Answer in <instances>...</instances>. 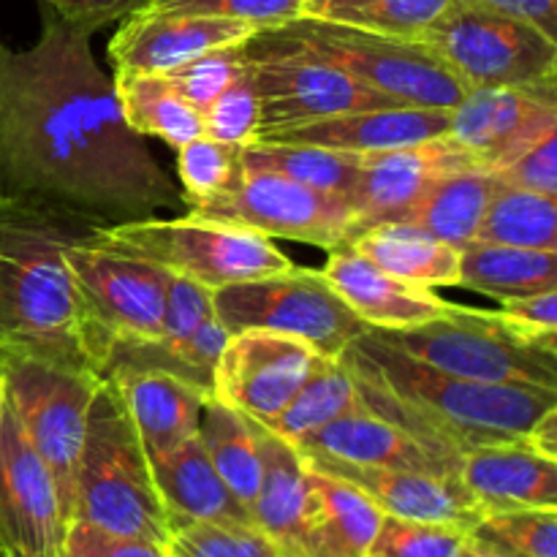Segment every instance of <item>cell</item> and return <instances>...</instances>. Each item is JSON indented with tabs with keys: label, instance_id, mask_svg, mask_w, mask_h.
<instances>
[{
	"label": "cell",
	"instance_id": "cell-1",
	"mask_svg": "<svg viewBox=\"0 0 557 557\" xmlns=\"http://www.w3.org/2000/svg\"><path fill=\"white\" fill-rule=\"evenodd\" d=\"M90 36L49 5L36 44L14 49L0 36V188L103 223L185 212L177 183L125 123Z\"/></svg>",
	"mask_w": 557,
	"mask_h": 557
},
{
	"label": "cell",
	"instance_id": "cell-2",
	"mask_svg": "<svg viewBox=\"0 0 557 557\" xmlns=\"http://www.w3.org/2000/svg\"><path fill=\"white\" fill-rule=\"evenodd\" d=\"M337 359L351 373L364 408L455 468L482 446L525 444L528 430L557 408V389L457 379L384 346L368 330Z\"/></svg>",
	"mask_w": 557,
	"mask_h": 557
},
{
	"label": "cell",
	"instance_id": "cell-3",
	"mask_svg": "<svg viewBox=\"0 0 557 557\" xmlns=\"http://www.w3.org/2000/svg\"><path fill=\"white\" fill-rule=\"evenodd\" d=\"M101 226L63 201L0 190V346L90 364L65 253Z\"/></svg>",
	"mask_w": 557,
	"mask_h": 557
},
{
	"label": "cell",
	"instance_id": "cell-4",
	"mask_svg": "<svg viewBox=\"0 0 557 557\" xmlns=\"http://www.w3.org/2000/svg\"><path fill=\"white\" fill-rule=\"evenodd\" d=\"M114 536L169 544V517L150 460L117 389L103 379L76 462L74 517Z\"/></svg>",
	"mask_w": 557,
	"mask_h": 557
},
{
	"label": "cell",
	"instance_id": "cell-5",
	"mask_svg": "<svg viewBox=\"0 0 557 557\" xmlns=\"http://www.w3.org/2000/svg\"><path fill=\"white\" fill-rule=\"evenodd\" d=\"M0 381L22 433L49 468L69 525L74 517L76 462L103 375L69 357L0 346Z\"/></svg>",
	"mask_w": 557,
	"mask_h": 557
},
{
	"label": "cell",
	"instance_id": "cell-6",
	"mask_svg": "<svg viewBox=\"0 0 557 557\" xmlns=\"http://www.w3.org/2000/svg\"><path fill=\"white\" fill-rule=\"evenodd\" d=\"M96 239L152 261L172 275L188 277L210 292L281 275L294 267V261L264 234L188 210L177 218L150 215L107 223L98 228Z\"/></svg>",
	"mask_w": 557,
	"mask_h": 557
},
{
	"label": "cell",
	"instance_id": "cell-7",
	"mask_svg": "<svg viewBox=\"0 0 557 557\" xmlns=\"http://www.w3.org/2000/svg\"><path fill=\"white\" fill-rule=\"evenodd\" d=\"M468 90L520 87L555 92L557 41L482 0H451L419 36Z\"/></svg>",
	"mask_w": 557,
	"mask_h": 557
},
{
	"label": "cell",
	"instance_id": "cell-8",
	"mask_svg": "<svg viewBox=\"0 0 557 557\" xmlns=\"http://www.w3.org/2000/svg\"><path fill=\"white\" fill-rule=\"evenodd\" d=\"M264 33L326 60L403 107L455 109L468 92V87L419 41L379 36L310 16L264 27Z\"/></svg>",
	"mask_w": 557,
	"mask_h": 557
},
{
	"label": "cell",
	"instance_id": "cell-9",
	"mask_svg": "<svg viewBox=\"0 0 557 557\" xmlns=\"http://www.w3.org/2000/svg\"><path fill=\"white\" fill-rule=\"evenodd\" d=\"M96 234L76 243L65 261L79 297L85 354L103 375L114 343L161 337L169 270L101 245Z\"/></svg>",
	"mask_w": 557,
	"mask_h": 557
},
{
	"label": "cell",
	"instance_id": "cell-10",
	"mask_svg": "<svg viewBox=\"0 0 557 557\" xmlns=\"http://www.w3.org/2000/svg\"><path fill=\"white\" fill-rule=\"evenodd\" d=\"M384 346L468 381L557 389V354L511 337L493 310L462 308L411 330H368Z\"/></svg>",
	"mask_w": 557,
	"mask_h": 557
},
{
	"label": "cell",
	"instance_id": "cell-11",
	"mask_svg": "<svg viewBox=\"0 0 557 557\" xmlns=\"http://www.w3.org/2000/svg\"><path fill=\"white\" fill-rule=\"evenodd\" d=\"M215 319L237 335L267 330L308 343L321 357L337 359L368 326L332 292L321 270L297 267L281 275L234 283L212 292Z\"/></svg>",
	"mask_w": 557,
	"mask_h": 557
},
{
	"label": "cell",
	"instance_id": "cell-12",
	"mask_svg": "<svg viewBox=\"0 0 557 557\" xmlns=\"http://www.w3.org/2000/svg\"><path fill=\"white\" fill-rule=\"evenodd\" d=\"M245 54L261 101L259 136L319 123L357 109L395 107V101L351 79L346 71L305 49L277 41L264 30H256L245 41Z\"/></svg>",
	"mask_w": 557,
	"mask_h": 557
},
{
	"label": "cell",
	"instance_id": "cell-13",
	"mask_svg": "<svg viewBox=\"0 0 557 557\" xmlns=\"http://www.w3.org/2000/svg\"><path fill=\"white\" fill-rule=\"evenodd\" d=\"M188 212L237 223L270 239H294L324 250L348 245L357 234V215L346 199L245 163L226 196Z\"/></svg>",
	"mask_w": 557,
	"mask_h": 557
},
{
	"label": "cell",
	"instance_id": "cell-14",
	"mask_svg": "<svg viewBox=\"0 0 557 557\" xmlns=\"http://www.w3.org/2000/svg\"><path fill=\"white\" fill-rule=\"evenodd\" d=\"M321 354L297 337L267 330L228 335L212 373V397L267 424L294 395Z\"/></svg>",
	"mask_w": 557,
	"mask_h": 557
},
{
	"label": "cell",
	"instance_id": "cell-15",
	"mask_svg": "<svg viewBox=\"0 0 557 557\" xmlns=\"http://www.w3.org/2000/svg\"><path fill=\"white\" fill-rule=\"evenodd\" d=\"M65 520L49 468L5 403L0 422V557H60Z\"/></svg>",
	"mask_w": 557,
	"mask_h": 557
},
{
	"label": "cell",
	"instance_id": "cell-16",
	"mask_svg": "<svg viewBox=\"0 0 557 557\" xmlns=\"http://www.w3.org/2000/svg\"><path fill=\"white\" fill-rule=\"evenodd\" d=\"M557 131V92L473 87L451 109L449 136L490 172H500L528 145Z\"/></svg>",
	"mask_w": 557,
	"mask_h": 557
},
{
	"label": "cell",
	"instance_id": "cell-17",
	"mask_svg": "<svg viewBox=\"0 0 557 557\" xmlns=\"http://www.w3.org/2000/svg\"><path fill=\"white\" fill-rule=\"evenodd\" d=\"M359 166L362 174L348 196V205L357 215V234H362L379 223L403 221L438 180L476 163L446 134L413 147L368 152L359 156Z\"/></svg>",
	"mask_w": 557,
	"mask_h": 557
},
{
	"label": "cell",
	"instance_id": "cell-18",
	"mask_svg": "<svg viewBox=\"0 0 557 557\" xmlns=\"http://www.w3.org/2000/svg\"><path fill=\"white\" fill-rule=\"evenodd\" d=\"M256 30L259 27L243 20L139 9L125 16L109 41V60L114 71L169 74L212 49L248 41Z\"/></svg>",
	"mask_w": 557,
	"mask_h": 557
},
{
	"label": "cell",
	"instance_id": "cell-19",
	"mask_svg": "<svg viewBox=\"0 0 557 557\" xmlns=\"http://www.w3.org/2000/svg\"><path fill=\"white\" fill-rule=\"evenodd\" d=\"M305 457V455H302ZM315 471L346 479L362 490L386 517L419 522H451L476 531L482 509L471 498L460 479L451 473L400 471V468H362L346 462L326 460V457H305Z\"/></svg>",
	"mask_w": 557,
	"mask_h": 557
},
{
	"label": "cell",
	"instance_id": "cell-20",
	"mask_svg": "<svg viewBox=\"0 0 557 557\" xmlns=\"http://www.w3.org/2000/svg\"><path fill=\"white\" fill-rule=\"evenodd\" d=\"M326 253L330 256L321 275L368 330H411L451 310V302L435 292L389 275L351 245H341Z\"/></svg>",
	"mask_w": 557,
	"mask_h": 557
},
{
	"label": "cell",
	"instance_id": "cell-21",
	"mask_svg": "<svg viewBox=\"0 0 557 557\" xmlns=\"http://www.w3.org/2000/svg\"><path fill=\"white\" fill-rule=\"evenodd\" d=\"M451 109H428V107H375L357 109V112L335 114V117L319 120V123L297 125V128L261 134L256 141H272V145H310L326 147L337 152H368L397 150V147H413L422 141L438 139L449 134Z\"/></svg>",
	"mask_w": 557,
	"mask_h": 557
},
{
	"label": "cell",
	"instance_id": "cell-22",
	"mask_svg": "<svg viewBox=\"0 0 557 557\" xmlns=\"http://www.w3.org/2000/svg\"><path fill=\"white\" fill-rule=\"evenodd\" d=\"M117 389L147 460L169 455L199 435L201 411L212 395L163 370H117L107 375Z\"/></svg>",
	"mask_w": 557,
	"mask_h": 557
},
{
	"label": "cell",
	"instance_id": "cell-23",
	"mask_svg": "<svg viewBox=\"0 0 557 557\" xmlns=\"http://www.w3.org/2000/svg\"><path fill=\"white\" fill-rule=\"evenodd\" d=\"M305 457H326V460L346 462V466L362 468H400V471H428V473H451L457 468L419 444L413 435L392 424L389 419L379 417L362 403L348 413L337 417L315 435L297 446Z\"/></svg>",
	"mask_w": 557,
	"mask_h": 557
},
{
	"label": "cell",
	"instance_id": "cell-24",
	"mask_svg": "<svg viewBox=\"0 0 557 557\" xmlns=\"http://www.w3.org/2000/svg\"><path fill=\"white\" fill-rule=\"evenodd\" d=\"M457 479L479 504L482 517L490 511L557 509V460L525 444L468 451L460 457Z\"/></svg>",
	"mask_w": 557,
	"mask_h": 557
},
{
	"label": "cell",
	"instance_id": "cell-25",
	"mask_svg": "<svg viewBox=\"0 0 557 557\" xmlns=\"http://www.w3.org/2000/svg\"><path fill=\"white\" fill-rule=\"evenodd\" d=\"M261 479L250 506L253 525L281 549L283 557H302L310 511V468L292 444L259 424Z\"/></svg>",
	"mask_w": 557,
	"mask_h": 557
},
{
	"label": "cell",
	"instance_id": "cell-26",
	"mask_svg": "<svg viewBox=\"0 0 557 557\" xmlns=\"http://www.w3.org/2000/svg\"><path fill=\"white\" fill-rule=\"evenodd\" d=\"M310 468V466H308ZM384 511L346 479L310 468L302 557H370Z\"/></svg>",
	"mask_w": 557,
	"mask_h": 557
},
{
	"label": "cell",
	"instance_id": "cell-27",
	"mask_svg": "<svg viewBox=\"0 0 557 557\" xmlns=\"http://www.w3.org/2000/svg\"><path fill=\"white\" fill-rule=\"evenodd\" d=\"M158 495L166 517L223 525H253L250 511L232 495L212 468L199 435L169 455L150 460Z\"/></svg>",
	"mask_w": 557,
	"mask_h": 557
},
{
	"label": "cell",
	"instance_id": "cell-28",
	"mask_svg": "<svg viewBox=\"0 0 557 557\" xmlns=\"http://www.w3.org/2000/svg\"><path fill=\"white\" fill-rule=\"evenodd\" d=\"M357 253L389 275L419 288H449L460 283V250L406 221L379 223L351 239Z\"/></svg>",
	"mask_w": 557,
	"mask_h": 557
},
{
	"label": "cell",
	"instance_id": "cell-29",
	"mask_svg": "<svg viewBox=\"0 0 557 557\" xmlns=\"http://www.w3.org/2000/svg\"><path fill=\"white\" fill-rule=\"evenodd\" d=\"M500 188L498 174L490 169H460L446 174L419 199V205L403 221L424 228L441 243L462 250L476 243V232L482 218Z\"/></svg>",
	"mask_w": 557,
	"mask_h": 557
},
{
	"label": "cell",
	"instance_id": "cell-30",
	"mask_svg": "<svg viewBox=\"0 0 557 557\" xmlns=\"http://www.w3.org/2000/svg\"><path fill=\"white\" fill-rule=\"evenodd\" d=\"M114 92L120 112L141 139H161L169 147H183L205 134L201 112L163 74L114 71Z\"/></svg>",
	"mask_w": 557,
	"mask_h": 557
},
{
	"label": "cell",
	"instance_id": "cell-31",
	"mask_svg": "<svg viewBox=\"0 0 557 557\" xmlns=\"http://www.w3.org/2000/svg\"><path fill=\"white\" fill-rule=\"evenodd\" d=\"M457 286L487 294L498 302L549 292V288H557V250L471 243L460 250Z\"/></svg>",
	"mask_w": 557,
	"mask_h": 557
},
{
	"label": "cell",
	"instance_id": "cell-32",
	"mask_svg": "<svg viewBox=\"0 0 557 557\" xmlns=\"http://www.w3.org/2000/svg\"><path fill=\"white\" fill-rule=\"evenodd\" d=\"M199 438L218 476L250 511L261 479L259 424L226 403L210 397L201 411Z\"/></svg>",
	"mask_w": 557,
	"mask_h": 557
},
{
	"label": "cell",
	"instance_id": "cell-33",
	"mask_svg": "<svg viewBox=\"0 0 557 557\" xmlns=\"http://www.w3.org/2000/svg\"><path fill=\"white\" fill-rule=\"evenodd\" d=\"M357 403V384H354L346 364L341 359L321 357L319 364L305 379V384L297 389V395L261 428L297 449L302 441H308L310 435L324 430L337 417L351 411Z\"/></svg>",
	"mask_w": 557,
	"mask_h": 557
},
{
	"label": "cell",
	"instance_id": "cell-34",
	"mask_svg": "<svg viewBox=\"0 0 557 557\" xmlns=\"http://www.w3.org/2000/svg\"><path fill=\"white\" fill-rule=\"evenodd\" d=\"M243 163L253 169H270V172L297 180L308 188L341 196L346 201L351 190L357 188L359 174H362L359 156H354V152H337L310 145L253 141V145L243 147Z\"/></svg>",
	"mask_w": 557,
	"mask_h": 557
},
{
	"label": "cell",
	"instance_id": "cell-35",
	"mask_svg": "<svg viewBox=\"0 0 557 557\" xmlns=\"http://www.w3.org/2000/svg\"><path fill=\"white\" fill-rule=\"evenodd\" d=\"M476 243L511 245V248L557 250V201L555 196L504 185L495 190Z\"/></svg>",
	"mask_w": 557,
	"mask_h": 557
},
{
	"label": "cell",
	"instance_id": "cell-36",
	"mask_svg": "<svg viewBox=\"0 0 557 557\" xmlns=\"http://www.w3.org/2000/svg\"><path fill=\"white\" fill-rule=\"evenodd\" d=\"M451 0H302V16L419 41Z\"/></svg>",
	"mask_w": 557,
	"mask_h": 557
},
{
	"label": "cell",
	"instance_id": "cell-37",
	"mask_svg": "<svg viewBox=\"0 0 557 557\" xmlns=\"http://www.w3.org/2000/svg\"><path fill=\"white\" fill-rule=\"evenodd\" d=\"M239 172H243V147L226 145L207 134L177 147V188L185 210H201L226 196L237 183Z\"/></svg>",
	"mask_w": 557,
	"mask_h": 557
},
{
	"label": "cell",
	"instance_id": "cell-38",
	"mask_svg": "<svg viewBox=\"0 0 557 557\" xmlns=\"http://www.w3.org/2000/svg\"><path fill=\"white\" fill-rule=\"evenodd\" d=\"M172 557H283L256 525L177 520L169 517Z\"/></svg>",
	"mask_w": 557,
	"mask_h": 557
},
{
	"label": "cell",
	"instance_id": "cell-39",
	"mask_svg": "<svg viewBox=\"0 0 557 557\" xmlns=\"http://www.w3.org/2000/svg\"><path fill=\"white\" fill-rule=\"evenodd\" d=\"M473 531L451 522H419L386 517L370 557H462Z\"/></svg>",
	"mask_w": 557,
	"mask_h": 557
},
{
	"label": "cell",
	"instance_id": "cell-40",
	"mask_svg": "<svg viewBox=\"0 0 557 557\" xmlns=\"http://www.w3.org/2000/svg\"><path fill=\"white\" fill-rule=\"evenodd\" d=\"M473 533L511 557H557V509L490 511Z\"/></svg>",
	"mask_w": 557,
	"mask_h": 557
},
{
	"label": "cell",
	"instance_id": "cell-41",
	"mask_svg": "<svg viewBox=\"0 0 557 557\" xmlns=\"http://www.w3.org/2000/svg\"><path fill=\"white\" fill-rule=\"evenodd\" d=\"M205 134L234 147L253 145L261 128V101L245 65L243 74L201 112Z\"/></svg>",
	"mask_w": 557,
	"mask_h": 557
},
{
	"label": "cell",
	"instance_id": "cell-42",
	"mask_svg": "<svg viewBox=\"0 0 557 557\" xmlns=\"http://www.w3.org/2000/svg\"><path fill=\"white\" fill-rule=\"evenodd\" d=\"M245 65H248V54H245V41H239L212 49V52L201 54V58L190 60V63L180 65L163 76L188 98V103L205 112L243 74Z\"/></svg>",
	"mask_w": 557,
	"mask_h": 557
},
{
	"label": "cell",
	"instance_id": "cell-43",
	"mask_svg": "<svg viewBox=\"0 0 557 557\" xmlns=\"http://www.w3.org/2000/svg\"><path fill=\"white\" fill-rule=\"evenodd\" d=\"M145 9L163 11V14L243 20L264 30L302 16V0H147Z\"/></svg>",
	"mask_w": 557,
	"mask_h": 557
},
{
	"label": "cell",
	"instance_id": "cell-44",
	"mask_svg": "<svg viewBox=\"0 0 557 557\" xmlns=\"http://www.w3.org/2000/svg\"><path fill=\"white\" fill-rule=\"evenodd\" d=\"M493 315L520 343L557 354V288L504 299Z\"/></svg>",
	"mask_w": 557,
	"mask_h": 557
},
{
	"label": "cell",
	"instance_id": "cell-45",
	"mask_svg": "<svg viewBox=\"0 0 557 557\" xmlns=\"http://www.w3.org/2000/svg\"><path fill=\"white\" fill-rule=\"evenodd\" d=\"M60 557H172V553H169V544L114 536L96 525L71 520L60 544Z\"/></svg>",
	"mask_w": 557,
	"mask_h": 557
},
{
	"label": "cell",
	"instance_id": "cell-46",
	"mask_svg": "<svg viewBox=\"0 0 557 557\" xmlns=\"http://www.w3.org/2000/svg\"><path fill=\"white\" fill-rule=\"evenodd\" d=\"M212 315L215 310H212L210 288L169 272L166 302H163V341H185Z\"/></svg>",
	"mask_w": 557,
	"mask_h": 557
},
{
	"label": "cell",
	"instance_id": "cell-47",
	"mask_svg": "<svg viewBox=\"0 0 557 557\" xmlns=\"http://www.w3.org/2000/svg\"><path fill=\"white\" fill-rule=\"evenodd\" d=\"M498 174L504 185L533 190V194L557 196V131L528 145L520 156L511 158Z\"/></svg>",
	"mask_w": 557,
	"mask_h": 557
},
{
	"label": "cell",
	"instance_id": "cell-48",
	"mask_svg": "<svg viewBox=\"0 0 557 557\" xmlns=\"http://www.w3.org/2000/svg\"><path fill=\"white\" fill-rule=\"evenodd\" d=\"M44 5L58 11L71 25L87 33H96L112 22H123L125 16L145 9L147 0H44Z\"/></svg>",
	"mask_w": 557,
	"mask_h": 557
},
{
	"label": "cell",
	"instance_id": "cell-49",
	"mask_svg": "<svg viewBox=\"0 0 557 557\" xmlns=\"http://www.w3.org/2000/svg\"><path fill=\"white\" fill-rule=\"evenodd\" d=\"M482 3L539 27L557 41V0H482Z\"/></svg>",
	"mask_w": 557,
	"mask_h": 557
},
{
	"label": "cell",
	"instance_id": "cell-50",
	"mask_svg": "<svg viewBox=\"0 0 557 557\" xmlns=\"http://www.w3.org/2000/svg\"><path fill=\"white\" fill-rule=\"evenodd\" d=\"M528 449L539 451L542 457H549V460H557V408L544 413L525 435Z\"/></svg>",
	"mask_w": 557,
	"mask_h": 557
},
{
	"label": "cell",
	"instance_id": "cell-51",
	"mask_svg": "<svg viewBox=\"0 0 557 557\" xmlns=\"http://www.w3.org/2000/svg\"><path fill=\"white\" fill-rule=\"evenodd\" d=\"M462 557H511V555H506L504 549L493 547V544H487L484 539H479L476 533H473L471 544H468L466 555H462Z\"/></svg>",
	"mask_w": 557,
	"mask_h": 557
},
{
	"label": "cell",
	"instance_id": "cell-52",
	"mask_svg": "<svg viewBox=\"0 0 557 557\" xmlns=\"http://www.w3.org/2000/svg\"><path fill=\"white\" fill-rule=\"evenodd\" d=\"M3 408H5V392H3V381H0V422H3Z\"/></svg>",
	"mask_w": 557,
	"mask_h": 557
},
{
	"label": "cell",
	"instance_id": "cell-53",
	"mask_svg": "<svg viewBox=\"0 0 557 557\" xmlns=\"http://www.w3.org/2000/svg\"><path fill=\"white\" fill-rule=\"evenodd\" d=\"M0 190H3V188H0Z\"/></svg>",
	"mask_w": 557,
	"mask_h": 557
}]
</instances>
